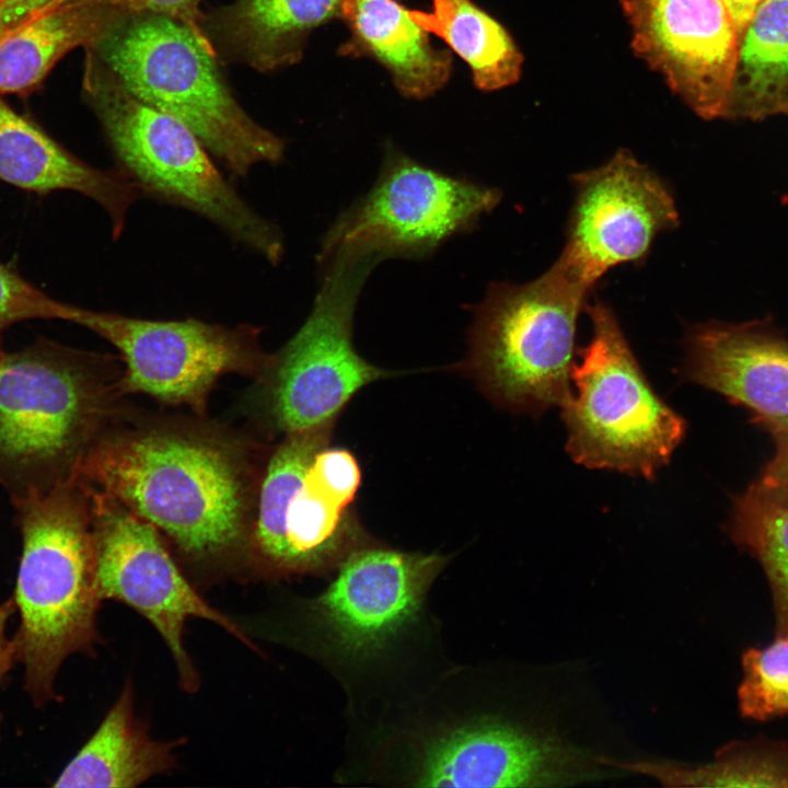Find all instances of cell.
Listing matches in <instances>:
<instances>
[{
  "mask_svg": "<svg viewBox=\"0 0 788 788\" xmlns=\"http://www.w3.org/2000/svg\"><path fill=\"white\" fill-rule=\"evenodd\" d=\"M263 465L227 432L160 422L109 427L74 475L152 524L192 566L216 573L245 567Z\"/></svg>",
  "mask_w": 788,
  "mask_h": 788,
  "instance_id": "obj_1",
  "label": "cell"
},
{
  "mask_svg": "<svg viewBox=\"0 0 788 788\" xmlns=\"http://www.w3.org/2000/svg\"><path fill=\"white\" fill-rule=\"evenodd\" d=\"M449 561L373 542L355 551L315 596L296 604L290 639L343 684L352 702L418 692L420 658L438 648L428 593Z\"/></svg>",
  "mask_w": 788,
  "mask_h": 788,
  "instance_id": "obj_2",
  "label": "cell"
},
{
  "mask_svg": "<svg viewBox=\"0 0 788 788\" xmlns=\"http://www.w3.org/2000/svg\"><path fill=\"white\" fill-rule=\"evenodd\" d=\"M112 358L45 338L0 349V485L15 500L69 479L114 420Z\"/></svg>",
  "mask_w": 788,
  "mask_h": 788,
  "instance_id": "obj_3",
  "label": "cell"
},
{
  "mask_svg": "<svg viewBox=\"0 0 788 788\" xmlns=\"http://www.w3.org/2000/svg\"><path fill=\"white\" fill-rule=\"evenodd\" d=\"M12 503L22 536L12 598L20 625L12 641L25 690L42 706L55 698L63 661L93 652L100 641L91 508L74 475Z\"/></svg>",
  "mask_w": 788,
  "mask_h": 788,
  "instance_id": "obj_4",
  "label": "cell"
},
{
  "mask_svg": "<svg viewBox=\"0 0 788 788\" xmlns=\"http://www.w3.org/2000/svg\"><path fill=\"white\" fill-rule=\"evenodd\" d=\"M86 48L135 97L187 126L233 176L283 159L285 141L236 102L202 30L119 14Z\"/></svg>",
  "mask_w": 788,
  "mask_h": 788,
  "instance_id": "obj_5",
  "label": "cell"
},
{
  "mask_svg": "<svg viewBox=\"0 0 788 788\" xmlns=\"http://www.w3.org/2000/svg\"><path fill=\"white\" fill-rule=\"evenodd\" d=\"M593 286L561 256L524 285L493 283L473 308L468 352L456 371L495 405L540 416L571 393L579 313Z\"/></svg>",
  "mask_w": 788,
  "mask_h": 788,
  "instance_id": "obj_6",
  "label": "cell"
},
{
  "mask_svg": "<svg viewBox=\"0 0 788 788\" xmlns=\"http://www.w3.org/2000/svg\"><path fill=\"white\" fill-rule=\"evenodd\" d=\"M83 91L117 169L144 197L193 211L268 263L281 262L279 228L248 205L187 126L135 97L89 50Z\"/></svg>",
  "mask_w": 788,
  "mask_h": 788,
  "instance_id": "obj_7",
  "label": "cell"
},
{
  "mask_svg": "<svg viewBox=\"0 0 788 788\" xmlns=\"http://www.w3.org/2000/svg\"><path fill=\"white\" fill-rule=\"evenodd\" d=\"M385 733V778L420 787H563L590 780L592 756L553 733L463 703Z\"/></svg>",
  "mask_w": 788,
  "mask_h": 788,
  "instance_id": "obj_8",
  "label": "cell"
},
{
  "mask_svg": "<svg viewBox=\"0 0 788 788\" xmlns=\"http://www.w3.org/2000/svg\"><path fill=\"white\" fill-rule=\"evenodd\" d=\"M586 310L592 336L560 406L566 450L588 468L652 479L684 439L686 421L654 392L611 309L596 301Z\"/></svg>",
  "mask_w": 788,
  "mask_h": 788,
  "instance_id": "obj_9",
  "label": "cell"
},
{
  "mask_svg": "<svg viewBox=\"0 0 788 788\" xmlns=\"http://www.w3.org/2000/svg\"><path fill=\"white\" fill-rule=\"evenodd\" d=\"M385 257L350 244L318 260L321 288L305 322L257 380L263 410L282 436L335 425L350 399L368 384L401 372L362 358L352 343V318L370 270Z\"/></svg>",
  "mask_w": 788,
  "mask_h": 788,
  "instance_id": "obj_10",
  "label": "cell"
},
{
  "mask_svg": "<svg viewBox=\"0 0 788 788\" xmlns=\"http://www.w3.org/2000/svg\"><path fill=\"white\" fill-rule=\"evenodd\" d=\"M335 425L282 436L264 462L245 568L276 581L329 577L374 538L348 503L317 479L315 452L331 443Z\"/></svg>",
  "mask_w": 788,
  "mask_h": 788,
  "instance_id": "obj_11",
  "label": "cell"
},
{
  "mask_svg": "<svg viewBox=\"0 0 788 788\" xmlns=\"http://www.w3.org/2000/svg\"><path fill=\"white\" fill-rule=\"evenodd\" d=\"M65 321L93 332L119 352L124 394H146L198 414L221 376L258 380L271 356L260 346V329L250 324L146 320L70 303Z\"/></svg>",
  "mask_w": 788,
  "mask_h": 788,
  "instance_id": "obj_12",
  "label": "cell"
},
{
  "mask_svg": "<svg viewBox=\"0 0 788 788\" xmlns=\"http://www.w3.org/2000/svg\"><path fill=\"white\" fill-rule=\"evenodd\" d=\"M80 483L90 501L101 601H119L152 624L173 657L185 692L194 693L200 685L184 645L185 625L190 617L210 621L255 648L231 618L193 587L152 524L115 498Z\"/></svg>",
  "mask_w": 788,
  "mask_h": 788,
  "instance_id": "obj_13",
  "label": "cell"
},
{
  "mask_svg": "<svg viewBox=\"0 0 788 788\" xmlns=\"http://www.w3.org/2000/svg\"><path fill=\"white\" fill-rule=\"evenodd\" d=\"M500 192L422 165L387 148L376 182L329 228L318 259L361 244L390 256L422 257L471 230L500 201Z\"/></svg>",
  "mask_w": 788,
  "mask_h": 788,
  "instance_id": "obj_14",
  "label": "cell"
},
{
  "mask_svg": "<svg viewBox=\"0 0 788 788\" xmlns=\"http://www.w3.org/2000/svg\"><path fill=\"white\" fill-rule=\"evenodd\" d=\"M575 200L560 254L592 286L612 267L641 260L679 223L663 181L629 152L572 177Z\"/></svg>",
  "mask_w": 788,
  "mask_h": 788,
  "instance_id": "obj_15",
  "label": "cell"
},
{
  "mask_svg": "<svg viewBox=\"0 0 788 788\" xmlns=\"http://www.w3.org/2000/svg\"><path fill=\"white\" fill-rule=\"evenodd\" d=\"M633 45L702 117L727 116L740 38L723 0H622Z\"/></svg>",
  "mask_w": 788,
  "mask_h": 788,
  "instance_id": "obj_16",
  "label": "cell"
},
{
  "mask_svg": "<svg viewBox=\"0 0 788 788\" xmlns=\"http://www.w3.org/2000/svg\"><path fill=\"white\" fill-rule=\"evenodd\" d=\"M680 378L748 408L776 440L788 434V340L769 325L692 326Z\"/></svg>",
  "mask_w": 788,
  "mask_h": 788,
  "instance_id": "obj_17",
  "label": "cell"
},
{
  "mask_svg": "<svg viewBox=\"0 0 788 788\" xmlns=\"http://www.w3.org/2000/svg\"><path fill=\"white\" fill-rule=\"evenodd\" d=\"M0 181L39 195L82 194L107 213L114 239L123 233L131 205L144 197L117 167L102 170L82 161L1 99Z\"/></svg>",
  "mask_w": 788,
  "mask_h": 788,
  "instance_id": "obj_18",
  "label": "cell"
},
{
  "mask_svg": "<svg viewBox=\"0 0 788 788\" xmlns=\"http://www.w3.org/2000/svg\"><path fill=\"white\" fill-rule=\"evenodd\" d=\"M340 19L349 37L338 54L375 60L389 71L403 96L422 100L449 81L451 54L431 45L428 32L399 1L344 0Z\"/></svg>",
  "mask_w": 788,
  "mask_h": 788,
  "instance_id": "obj_19",
  "label": "cell"
},
{
  "mask_svg": "<svg viewBox=\"0 0 788 788\" xmlns=\"http://www.w3.org/2000/svg\"><path fill=\"white\" fill-rule=\"evenodd\" d=\"M179 741H158L135 712L130 681L54 787L134 788L175 767Z\"/></svg>",
  "mask_w": 788,
  "mask_h": 788,
  "instance_id": "obj_20",
  "label": "cell"
},
{
  "mask_svg": "<svg viewBox=\"0 0 788 788\" xmlns=\"http://www.w3.org/2000/svg\"><path fill=\"white\" fill-rule=\"evenodd\" d=\"M344 0H236L216 16L229 48L265 72L291 66L311 33L341 15Z\"/></svg>",
  "mask_w": 788,
  "mask_h": 788,
  "instance_id": "obj_21",
  "label": "cell"
},
{
  "mask_svg": "<svg viewBox=\"0 0 788 788\" xmlns=\"http://www.w3.org/2000/svg\"><path fill=\"white\" fill-rule=\"evenodd\" d=\"M119 13L71 0L0 37V94H25L38 86L72 49L90 46Z\"/></svg>",
  "mask_w": 788,
  "mask_h": 788,
  "instance_id": "obj_22",
  "label": "cell"
},
{
  "mask_svg": "<svg viewBox=\"0 0 788 788\" xmlns=\"http://www.w3.org/2000/svg\"><path fill=\"white\" fill-rule=\"evenodd\" d=\"M788 114V0H762L739 44L727 116Z\"/></svg>",
  "mask_w": 788,
  "mask_h": 788,
  "instance_id": "obj_23",
  "label": "cell"
},
{
  "mask_svg": "<svg viewBox=\"0 0 788 788\" xmlns=\"http://www.w3.org/2000/svg\"><path fill=\"white\" fill-rule=\"evenodd\" d=\"M413 20L440 37L471 69L482 91L511 85L522 55L506 28L472 0H431V10H410Z\"/></svg>",
  "mask_w": 788,
  "mask_h": 788,
  "instance_id": "obj_24",
  "label": "cell"
},
{
  "mask_svg": "<svg viewBox=\"0 0 788 788\" xmlns=\"http://www.w3.org/2000/svg\"><path fill=\"white\" fill-rule=\"evenodd\" d=\"M615 768L656 777L665 786L788 788V741L756 738L722 746L712 762L698 766L669 763L616 762Z\"/></svg>",
  "mask_w": 788,
  "mask_h": 788,
  "instance_id": "obj_25",
  "label": "cell"
},
{
  "mask_svg": "<svg viewBox=\"0 0 788 788\" xmlns=\"http://www.w3.org/2000/svg\"><path fill=\"white\" fill-rule=\"evenodd\" d=\"M727 533L761 564L772 593L776 634L788 633V500L752 484L735 498Z\"/></svg>",
  "mask_w": 788,
  "mask_h": 788,
  "instance_id": "obj_26",
  "label": "cell"
},
{
  "mask_svg": "<svg viewBox=\"0 0 788 788\" xmlns=\"http://www.w3.org/2000/svg\"><path fill=\"white\" fill-rule=\"evenodd\" d=\"M741 665V716L754 721L788 717V633L776 634L767 646L745 649Z\"/></svg>",
  "mask_w": 788,
  "mask_h": 788,
  "instance_id": "obj_27",
  "label": "cell"
},
{
  "mask_svg": "<svg viewBox=\"0 0 788 788\" xmlns=\"http://www.w3.org/2000/svg\"><path fill=\"white\" fill-rule=\"evenodd\" d=\"M67 303L46 294L14 267L0 262V349L8 328L28 320H62Z\"/></svg>",
  "mask_w": 788,
  "mask_h": 788,
  "instance_id": "obj_28",
  "label": "cell"
},
{
  "mask_svg": "<svg viewBox=\"0 0 788 788\" xmlns=\"http://www.w3.org/2000/svg\"><path fill=\"white\" fill-rule=\"evenodd\" d=\"M311 468L327 490L354 503L361 485V470L349 450L325 444L313 455Z\"/></svg>",
  "mask_w": 788,
  "mask_h": 788,
  "instance_id": "obj_29",
  "label": "cell"
},
{
  "mask_svg": "<svg viewBox=\"0 0 788 788\" xmlns=\"http://www.w3.org/2000/svg\"><path fill=\"white\" fill-rule=\"evenodd\" d=\"M121 14L150 13L169 16L201 30V0H80Z\"/></svg>",
  "mask_w": 788,
  "mask_h": 788,
  "instance_id": "obj_30",
  "label": "cell"
},
{
  "mask_svg": "<svg viewBox=\"0 0 788 788\" xmlns=\"http://www.w3.org/2000/svg\"><path fill=\"white\" fill-rule=\"evenodd\" d=\"M71 0H0V37L18 30Z\"/></svg>",
  "mask_w": 788,
  "mask_h": 788,
  "instance_id": "obj_31",
  "label": "cell"
},
{
  "mask_svg": "<svg viewBox=\"0 0 788 788\" xmlns=\"http://www.w3.org/2000/svg\"><path fill=\"white\" fill-rule=\"evenodd\" d=\"M777 451L754 483L764 490L788 500V434L776 440Z\"/></svg>",
  "mask_w": 788,
  "mask_h": 788,
  "instance_id": "obj_32",
  "label": "cell"
},
{
  "mask_svg": "<svg viewBox=\"0 0 788 788\" xmlns=\"http://www.w3.org/2000/svg\"><path fill=\"white\" fill-rule=\"evenodd\" d=\"M14 610L15 605L12 598L0 604V688L13 662L15 661L13 641L7 636L8 621Z\"/></svg>",
  "mask_w": 788,
  "mask_h": 788,
  "instance_id": "obj_33",
  "label": "cell"
},
{
  "mask_svg": "<svg viewBox=\"0 0 788 788\" xmlns=\"http://www.w3.org/2000/svg\"><path fill=\"white\" fill-rule=\"evenodd\" d=\"M723 2L731 14L739 38H741L749 21L762 0H723Z\"/></svg>",
  "mask_w": 788,
  "mask_h": 788,
  "instance_id": "obj_34",
  "label": "cell"
}]
</instances>
